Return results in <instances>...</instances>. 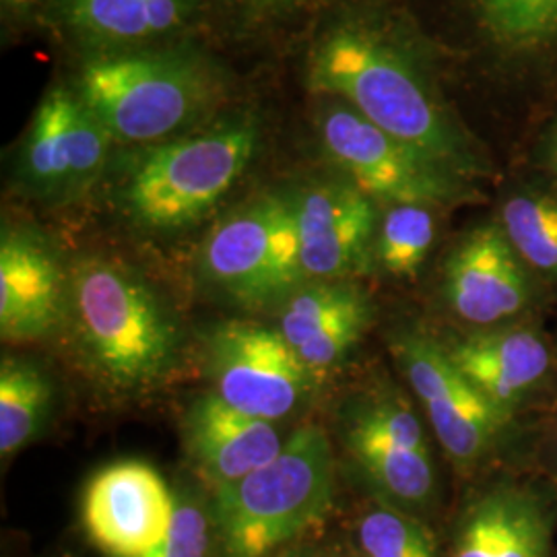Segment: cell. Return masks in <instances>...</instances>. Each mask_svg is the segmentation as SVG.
I'll list each match as a JSON object with an SVG mask.
<instances>
[{
	"instance_id": "cell-20",
	"label": "cell",
	"mask_w": 557,
	"mask_h": 557,
	"mask_svg": "<svg viewBox=\"0 0 557 557\" xmlns=\"http://www.w3.org/2000/svg\"><path fill=\"white\" fill-rule=\"evenodd\" d=\"M54 405V386L40 368L17 358L0 366V455H15L36 438Z\"/></svg>"
},
{
	"instance_id": "cell-14",
	"label": "cell",
	"mask_w": 557,
	"mask_h": 557,
	"mask_svg": "<svg viewBox=\"0 0 557 557\" xmlns=\"http://www.w3.org/2000/svg\"><path fill=\"white\" fill-rule=\"evenodd\" d=\"M110 133L79 96L54 89L41 101L23 147V176L41 195L75 190L96 178Z\"/></svg>"
},
{
	"instance_id": "cell-26",
	"label": "cell",
	"mask_w": 557,
	"mask_h": 557,
	"mask_svg": "<svg viewBox=\"0 0 557 557\" xmlns=\"http://www.w3.org/2000/svg\"><path fill=\"white\" fill-rule=\"evenodd\" d=\"M213 527L215 524H211V518L197 502L178 499L168 535L145 557H209Z\"/></svg>"
},
{
	"instance_id": "cell-16",
	"label": "cell",
	"mask_w": 557,
	"mask_h": 557,
	"mask_svg": "<svg viewBox=\"0 0 557 557\" xmlns=\"http://www.w3.org/2000/svg\"><path fill=\"white\" fill-rule=\"evenodd\" d=\"M458 370L506 418L549 376L552 356L545 338L529 326L478 329L444 343Z\"/></svg>"
},
{
	"instance_id": "cell-9",
	"label": "cell",
	"mask_w": 557,
	"mask_h": 557,
	"mask_svg": "<svg viewBox=\"0 0 557 557\" xmlns=\"http://www.w3.org/2000/svg\"><path fill=\"white\" fill-rule=\"evenodd\" d=\"M393 354L446 457L460 469L490 457L510 418L458 370L444 343L407 329L393 341Z\"/></svg>"
},
{
	"instance_id": "cell-3",
	"label": "cell",
	"mask_w": 557,
	"mask_h": 557,
	"mask_svg": "<svg viewBox=\"0 0 557 557\" xmlns=\"http://www.w3.org/2000/svg\"><path fill=\"white\" fill-rule=\"evenodd\" d=\"M81 343L120 391L158 384L178 359V331L156 294L112 260L83 259L69 277Z\"/></svg>"
},
{
	"instance_id": "cell-11",
	"label": "cell",
	"mask_w": 557,
	"mask_h": 557,
	"mask_svg": "<svg viewBox=\"0 0 557 557\" xmlns=\"http://www.w3.org/2000/svg\"><path fill=\"white\" fill-rule=\"evenodd\" d=\"M178 498L160 473L140 460L101 469L83 496L89 539L112 557L149 556L168 535Z\"/></svg>"
},
{
	"instance_id": "cell-19",
	"label": "cell",
	"mask_w": 557,
	"mask_h": 557,
	"mask_svg": "<svg viewBox=\"0 0 557 557\" xmlns=\"http://www.w3.org/2000/svg\"><path fill=\"white\" fill-rule=\"evenodd\" d=\"M554 515L529 487L502 483L465 512L450 557H549Z\"/></svg>"
},
{
	"instance_id": "cell-24",
	"label": "cell",
	"mask_w": 557,
	"mask_h": 557,
	"mask_svg": "<svg viewBox=\"0 0 557 557\" xmlns=\"http://www.w3.org/2000/svg\"><path fill=\"white\" fill-rule=\"evenodd\" d=\"M490 34L512 50L557 44V0H478Z\"/></svg>"
},
{
	"instance_id": "cell-21",
	"label": "cell",
	"mask_w": 557,
	"mask_h": 557,
	"mask_svg": "<svg viewBox=\"0 0 557 557\" xmlns=\"http://www.w3.org/2000/svg\"><path fill=\"white\" fill-rule=\"evenodd\" d=\"M434 238L432 207L393 205L380 220L374 259L393 277H413L430 257Z\"/></svg>"
},
{
	"instance_id": "cell-1",
	"label": "cell",
	"mask_w": 557,
	"mask_h": 557,
	"mask_svg": "<svg viewBox=\"0 0 557 557\" xmlns=\"http://www.w3.org/2000/svg\"><path fill=\"white\" fill-rule=\"evenodd\" d=\"M310 87L338 98L386 135L471 182L481 163L436 98L393 46L363 29H337L310 62Z\"/></svg>"
},
{
	"instance_id": "cell-8",
	"label": "cell",
	"mask_w": 557,
	"mask_h": 557,
	"mask_svg": "<svg viewBox=\"0 0 557 557\" xmlns=\"http://www.w3.org/2000/svg\"><path fill=\"white\" fill-rule=\"evenodd\" d=\"M320 137L326 156L372 200L434 209L473 199L467 180L386 135L345 103L324 112Z\"/></svg>"
},
{
	"instance_id": "cell-17",
	"label": "cell",
	"mask_w": 557,
	"mask_h": 557,
	"mask_svg": "<svg viewBox=\"0 0 557 557\" xmlns=\"http://www.w3.org/2000/svg\"><path fill=\"white\" fill-rule=\"evenodd\" d=\"M69 310V278L52 250L25 232L0 244V333L4 341L48 337Z\"/></svg>"
},
{
	"instance_id": "cell-7",
	"label": "cell",
	"mask_w": 557,
	"mask_h": 557,
	"mask_svg": "<svg viewBox=\"0 0 557 557\" xmlns=\"http://www.w3.org/2000/svg\"><path fill=\"white\" fill-rule=\"evenodd\" d=\"M200 269L244 306L287 298L304 283L296 199L264 197L221 221L202 246Z\"/></svg>"
},
{
	"instance_id": "cell-5",
	"label": "cell",
	"mask_w": 557,
	"mask_h": 557,
	"mask_svg": "<svg viewBox=\"0 0 557 557\" xmlns=\"http://www.w3.org/2000/svg\"><path fill=\"white\" fill-rule=\"evenodd\" d=\"M77 96L112 139L153 143L197 119L211 100V85L190 60L128 54L91 60Z\"/></svg>"
},
{
	"instance_id": "cell-6",
	"label": "cell",
	"mask_w": 557,
	"mask_h": 557,
	"mask_svg": "<svg viewBox=\"0 0 557 557\" xmlns=\"http://www.w3.org/2000/svg\"><path fill=\"white\" fill-rule=\"evenodd\" d=\"M343 446L376 498L411 515L436 496L428 430L411 400L395 388L356 398L343 418Z\"/></svg>"
},
{
	"instance_id": "cell-13",
	"label": "cell",
	"mask_w": 557,
	"mask_h": 557,
	"mask_svg": "<svg viewBox=\"0 0 557 557\" xmlns=\"http://www.w3.org/2000/svg\"><path fill=\"white\" fill-rule=\"evenodd\" d=\"M296 207L304 283L345 281L368 267L380 220L374 200L358 186L320 184L298 197Z\"/></svg>"
},
{
	"instance_id": "cell-12",
	"label": "cell",
	"mask_w": 557,
	"mask_h": 557,
	"mask_svg": "<svg viewBox=\"0 0 557 557\" xmlns=\"http://www.w3.org/2000/svg\"><path fill=\"white\" fill-rule=\"evenodd\" d=\"M442 289L450 312L473 329L504 326L533 299L527 264L496 223L473 230L453 250Z\"/></svg>"
},
{
	"instance_id": "cell-4",
	"label": "cell",
	"mask_w": 557,
	"mask_h": 557,
	"mask_svg": "<svg viewBox=\"0 0 557 557\" xmlns=\"http://www.w3.org/2000/svg\"><path fill=\"white\" fill-rule=\"evenodd\" d=\"M257 139L252 126L234 124L149 151L126 182L131 215L151 230H178L199 221L242 178Z\"/></svg>"
},
{
	"instance_id": "cell-29",
	"label": "cell",
	"mask_w": 557,
	"mask_h": 557,
	"mask_svg": "<svg viewBox=\"0 0 557 557\" xmlns=\"http://www.w3.org/2000/svg\"><path fill=\"white\" fill-rule=\"evenodd\" d=\"M552 163H554V170H556L557 174V131L556 137H554V145H552Z\"/></svg>"
},
{
	"instance_id": "cell-25",
	"label": "cell",
	"mask_w": 557,
	"mask_h": 557,
	"mask_svg": "<svg viewBox=\"0 0 557 557\" xmlns=\"http://www.w3.org/2000/svg\"><path fill=\"white\" fill-rule=\"evenodd\" d=\"M73 23L106 40H143L153 36L149 0H73Z\"/></svg>"
},
{
	"instance_id": "cell-22",
	"label": "cell",
	"mask_w": 557,
	"mask_h": 557,
	"mask_svg": "<svg viewBox=\"0 0 557 557\" xmlns=\"http://www.w3.org/2000/svg\"><path fill=\"white\" fill-rule=\"evenodd\" d=\"M502 230L527 267L557 275V199L518 195L502 209Z\"/></svg>"
},
{
	"instance_id": "cell-27",
	"label": "cell",
	"mask_w": 557,
	"mask_h": 557,
	"mask_svg": "<svg viewBox=\"0 0 557 557\" xmlns=\"http://www.w3.org/2000/svg\"><path fill=\"white\" fill-rule=\"evenodd\" d=\"M184 13V0H149V23L153 36L178 27Z\"/></svg>"
},
{
	"instance_id": "cell-2",
	"label": "cell",
	"mask_w": 557,
	"mask_h": 557,
	"mask_svg": "<svg viewBox=\"0 0 557 557\" xmlns=\"http://www.w3.org/2000/svg\"><path fill=\"white\" fill-rule=\"evenodd\" d=\"M335 458L326 432L308 423L277 457L213 490V524L227 557H269L329 515Z\"/></svg>"
},
{
	"instance_id": "cell-28",
	"label": "cell",
	"mask_w": 557,
	"mask_h": 557,
	"mask_svg": "<svg viewBox=\"0 0 557 557\" xmlns=\"http://www.w3.org/2000/svg\"><path fill=\"white\" fill-rule=\"evenodd\" d=\"M2 2L9 4V7H13V9H25V7L34 4L36 0H2Z\"/></svg>"
},
{
	"instance_id": "cell-23",
	"label": "cell",
	"mask_w": 557,
	"mask_h": 557,
	"mask_svg": "<svg viewBox=\"0 0 557 557\" xmlns=\"http://www.w3.org/2000/svg\"><path fill=\"white\" fill-rule=\"evenodd\" d=\"M361 557H438L434 533L416 515L379 499L356 524Z\"/></svg>"
},
{
	"instance_id": "cell-15",
	"label": "cell",
	"mask_w": 557,
	"mask_h": 557,
	"mask_svg": "<svg viewBox=\"0 0 557 557\" xmlns=\"http://www.w3.org/2000/svg\"><path fill=\"white\" fill-rule=\"evenodd\" d=\"M370 320V299L356 285L310 281L285 298L277 329L319 380L354 351Z\"/></svg>"
},
{
	"instance_id": "cell-10",
	"label": "cell",
	"mask_w": 557,
	"mask_h": 557,
	"mask_svg": "<svg viewBox=\"0 0 557 557\" xmlns=\"http://www.w3.org/2000/svg\"><path fill=\"white\" fill-rule=\"evenodd\" d=\"M213 391L246 416L275 423L306 398L314 374L278 329L225 322L209 337Z\"/></svg>"
},
{
	"instance_id": "cell-18",
	"label": "cell",
	"mask_w": 557,
	"mask_h": 557,
	"mask_svg": "<svg viewBox=\"0 0 557 557\" xmlns=\"http://www.w3.org/2000/svg\"><path fill=\"white\" fill-rule=\"evenodd\" d=\"M184 436L195 469L213 490L250 475L285 446L275 423L242 413L215 391L186 411Z\"/></svg>"
}]
</instances>
